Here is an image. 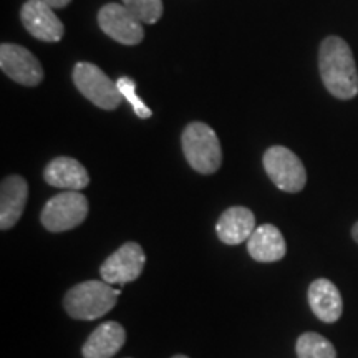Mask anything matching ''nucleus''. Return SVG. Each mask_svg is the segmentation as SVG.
<instances>
[{
  "instance_id": "dca6fc26",
  "label": "nucleus",
  "mask_w": 358,
  "mask_h": 358,
  "mask_svg": "<svg viewBox=\"0 0 358 358\" xmlns=\"http://www.w3.org/2000/svg\"><path fill=\"white\" fill-rule=\"evenodd\" d=\"M127 342V332L118 322H105L90 335L83 345L85 358H111Z\"/></svg>"
},
{
  "instance_id": "9b49d317",
  "label": "nucleus",
  "mask_w": 358,
  "mask_h": 358,
  "mask_svg": "<svg viewBox=\"0 0 358 358\" xmlns=\"http://www.w3.org/2000/svg\"><path fill=\"white\" fill-rule=\"evenodd\" d=\"M29 185L22 176H8L0 186V227L2 231L10 229L24 214Z\"/></svg>"
},
{
  "instance_id": "7ed1b4c3",
  "label": "nucleus",
  "mask_w": 358,
  "mask_h": 358,
  "mask_svg": "<svg viewBox=\"0 0 358 358\" xmlns=\"http://www.w3.org/2000/svg\"><path fill=\"white\" fill-rule=\"evenodd\" d=\"M182 153L189 166L201 174H213L221 168V143L209 124L194 122L182 131Z\"/></svg>"
},
{
  "instance_id": "2eb2a0df",
  "label": "nucleus",
  "mask_w": 358,
  "mask_h": 358,
  "mask_svg": "<svg viewBox=\"0 0 358 358\" xmlns=\"http://www.w3.org/2000/svg\"><path fill=\"white\" fill-rule=\"evenodd\" d=\"M250 257L257 262H277L287 252L284 236L272 224H262L256 227L248 241Z\"/></svg>"
},
{
  "instance_id": "39448f33",
  "label": "nucleus",
  "mask_w": 358,
  "mask_h": 358,
  "mask_svg": "<svg viewBox=\"0 0 358 358\" xmlns=\"http://www.w3.org/2000/svg\"><path fill=\"white\" fill-rule=\"evenodd\" d=\"M264 169L271 181L285 192H299L306 187L307 173L299 156L285 146H272L264 153Z\"/></svg>"
},
{
  "instance_id": "aec40b11",
  "label": "nucleus",
  "mask_w": 358,
  "mask_h": 358,
  "mask_svg": "<svg viewBox=\"0 0 358 358\" xmlns=\"http://www.w3.org/2000/svg\"><path fill=\"white\" fill-rule=\"evenodd\" d=\"M43 2H47L52 8H64L69 6L71 0H43Z\"/></svg>"
},
{
  "instance_id": "1a4fd4ad",
  "label": "nucleus",
  "mask_w": 358,
  "mask_h": 358,
  "mask_svg": "<svg viewBox=\"0 0 358 358\" xmlns=\"http://www.w3.org/2000/svg\"><path fill=\"white\" fill-rule=\"evenodd\" d=\"M98 24L110 38L123 45H138L145 37L141 22L120 3H106L98 13Z\"/></svg>"
},
{
  "instance_id": "6e6552de",
  "label": "nucleus",
  "mask_w": 358,
  "mask_h": 358,
  "mask_svg": "<svg viewBox=\"0 0 358 358\" xmlns=\"http://www.w3.org/2000/svg\"><path fill=\"white\" fill-rule=\"evenodd\" d=\"M0 69L8 78L24 87H37L43 80V69L37 57L15 43H2Z\"/></svg>"
},
{
  "instance_id": "4be33fe9",
  "label": "nucleus",
  "mask_w": 358,
  "mask_h": 358,
  "mask_svg": "<svg viewBox=\"0 0 358 358\" xmlns=\"http://www.w3.org/2000/svg\"><path fill=\"white\" fill-rule=\"evenodd\" d=\"M173 358H189V357H186V355H174Z\"/></svg>"
},
{
  "instance_id": "a211bd4d",
  "label": "nucleus",
  "mask_w": 358,
  "mask_h": 358,
  "mask_svg": "<svg viewBox=\"0 0 358 358\" xmlns=\"http://www.w3.org/2000/svg\"><path fill=\"white\" fill-rule=\"evenodd\" d=\"M141 24H156L163 15V0H122Z\"/></svg>"
},
{
  "instance_id": "f3484780",
  "label": "nucleus",
  "mask_w": 358,
  "mask_h": 358,
  "mask_svg": "<svg viewBox=\"0 0 358 358\" xmlns=\"http://www.w3.org/2000/svg\"><path fill=\"white\" fill-rule=\"evenodd\" d=\"M295 350H297V358H337V352L332 343L315 332L301 335Z\"/></svg>"
},
{
  "instance_id": "412c9836",
  "label": "nucleus",
  "mask_w": 358,
  "mask_h": 358,
  "mask_svg": "<svg viewBox=\"0 0 358 358\" xmlns=\"http://www.w3.org/2000/svg\"><path fill=\"white\" fill-rule=\"evenodd\" d=\"M352 236H353V239H355L357 243H358V222L355 224V226H353V229H352Z\"/></svg>"
},
{
  "instance_id": "ddd939ff",
  "label": "nucleus",
  "mask_w": 358,
  "mask_h": 358,
  "mask_svg": "<svg viewBox=\"0 0 358 358\" xmlns=\"http://www.w3.org/2000/svg\"><path fill=\"white\" fill-rule=\"evenodd\" d=\"M43 178L47 185L66 191H82L90 185L88 171L83 164L66 156L52 159L45 168Z\"/></svg>"
},
{
  "instance_id": "4468645a",
  "label": "nucleus",
  "mask_w": 358,
  "mask_h": 358,
  "mask_svg": "<svg viewBox=\"0 0 358 358\" xmlns=\"http://www.w3.org/2000/svg\"><path fill=\"white\" fill-rule=\"evenodd\" d=\"M256 227V217L252 211L243 206H234L224 211L219 217L216 232L224 244L237 245L249 241Z\"/></svg>"
},
{
  "instance_id": "423d86ee",
  "label": "nucleus",
  "mask_w": 358,
  "mask_h": 358,
  "mask_svg": "<svg viewBox=\"0 0 358 358\" xmlns=\"http://www.w3.org/2000/svg\"><path fill=\"white\" fill-rule=\"evenodd\" d=\"M88 216V201L80 191H65L45 204L42 224L50 232H64L78 227Z\"/></svg>"
},
{
  "instance_id": "6ab92c4d",
  "label": "nucleus",
  "mask_w": 358,
  "mask_h": 358,
  "mask_svg": "<svg viewBox=\"0 0 358 358\" xmlns=\"http://www.w3.org/2000/svg\"><path fill=\"white\" fill-rule=\"evenodd\" d=\"M116 85H118L120 93H122L124 100H127L129 105L133 106L134 113H136L138 118H141V120L151 118L153 111L148 108L145 103H143L141 98L136 95V83H134L131 78H129V77L118 78V80H116Z\"/></svg>"
},
{
  "instance_id": "0eeeda50",
  "label": "nucleus",
  "mask_w": 358,
  "mask_h": 358,
  "mask_svg": "<svg viewBox=\"0 0 358 358\" xmlns=\"http://www.w3.org/2000/svg\"><path fill=\"white\" fill-rule=\"evenodd\" d=\"M146 256L140 244L127 243L101 264L100 275L110 285H124L136 280L145 268Z\"/></svg>"
},
{
  "instance_id": "20e7f679",
  "label": "nucleus",
  "mask_w": 358,
  "mask_h": 358,
  "mask_svg": "<svg viewBox=\"0 0 358 358\" xmlns=\"http://www.w3.org/2000/svg\"><path fill=\"white\" fill-rule=\"evenodd\" d=\"M73 83L85 98L101 110H116L124 100L116 82L88 62H78L75 65Z\"/></svg>"
},
{
  "instance_id": "f03ea898",
  "label": "nucleus",
  "mask_w": 358,
  "mask_h": 358,
  "mask_svg": "<svg viewBox=\"0 0 358 358\" xmlns=\"http://www.w3.org/2000/svg\"><path fill=\"white\" fill-rule=\"evenodd\" d=\"M120 289L105 280H88L71 287L65 295V310L71 319L95 320L106 315L118 302Z\"/></svg>"
},
{
  "instance_id": "f257e3e1",
  "label": "nucleus",
  "mask_w": 358,
  "mask_h": 358,
  "mask_svg": "<svg viewBox=\"0 0 358 358\" xmlns=\"http://www.w3.org/2000/svg\"><path fill=\"white\" fill-rule=\"evenodd\" d=\"M320 77L325 88L338 100L358 95V71L348 43L340 37H327L319 53Z\"/></svg>"
},
{
  "instance_id": "f8f14e48",
  "label": "nucleus",
  "mask_w": 358,
  "mask_h": 358,
  "mask_svg": "<svg viewBox=\"0 0 358 358\" xmlns=\"http://www.w3.org/2000/svg\"><path fill=\"white\" fill-rule=\"evenodd\" d=\"M308 303L317 319L325 324H334L342 317V295L337 285L329 279H317L312 282L308 287Z\"/></svg>"
},
{
  "instance_id": "9d476101",
  "label": "nucleus",
  "mask_w": 358,
  "mask_h": 358,
  "mask_svg": "<svg viewBox=\"0 0 358 358\" xmlns=\"http://www.w3.org/2000/svg\"><path fill=\"white\" fill-rule=\"evenodd\" d=\"M20 19L27 32L42 42H60L64 37V24L43 0H27Z\"/></svg>"
}]
</instances>
